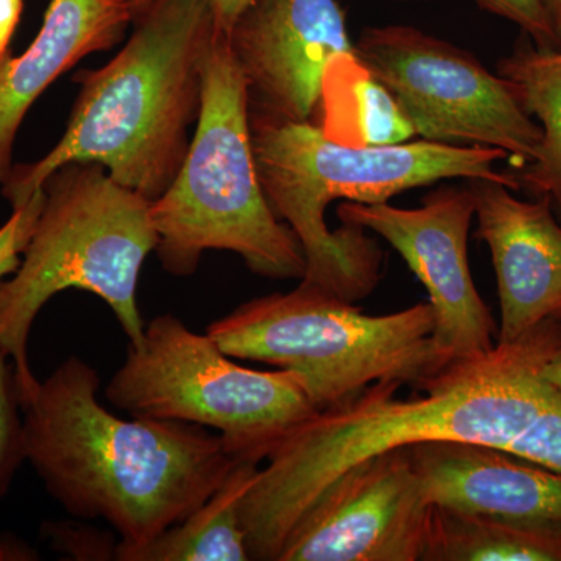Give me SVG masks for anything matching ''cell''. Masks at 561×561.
Listing matches in <instances>:
<instances>
[{
    "mask_svg": "<svg viewBox=\"0 0 561 561\" xmlns=\"http://www.w3.org/2000/svg\"><path fill=\"white\" fill-rule=\"evenodd\" d=\"M250 114L312 122L328 66L356 55L339 0H251L227 35Z\"/></svg>",
    "mask_w": 561,
    "mask_h": 561,
    "instance_id": "cell-12",
    "label": "cell"
},
{
    "mask_svg": "<svg viewBox=\"0 0 561 561\" xmlns=\"http://www.w3.org/2000/svg\"><path fill=\"white\" fill-rule=\"evenodd\" d=\"M21 391L13 362L0 353V497L9 491L24 453Z\"/></svg>",
    "mask_w": 561,
    "mask_h": 561,
    "instance_id": "cell-20",
    "label": "cell"
},
{
    "mask_svg": "<svg viewBox=\"0 0 561 561\" xmlns=\"http://www.w3.org/2000/svg\"><path fill=\"white\" fill-rule=\"evenodd\" d=\"M394 2H430V0H394Z\"/></svg>",
    "mask_w": 561,
    "mask_h": 561,
    "instance_id": "cell-29",
    "label": "cell"
},
{
    "mask_svg": "<svg viewBox=\"0 0 561 561\" xmlns=\"http://www.w3.org/2000/svg\"><path fill=\"white\" fill-rule=\"evenodd\" d=\"M202 73V108L186 160L150 203L162 267L192 275L206 250H225L264 278L302 279L301 243L272 209L257 176L249 92L227 36L217 33Z\"/></svg>",
    "mask_w": 561,
    "mask_h": 561,
    "instance_id": "cell-6",
    "label": "cell"
},
{
    "mask_svg": "<svg viewBox=\"0 0 561 561\" xmlns=\"http://www.w3.org/2000/svg\"><path fill=\"white\" fill-rule=\"evenodd\" d=\"M424 561H561V524L434 507Z\"/></svg>",
    "mask_w": 561,
    "mask_h": 561,
    "instance_id": "cell-19",
    "label": "cell"
},
{
    "mask_svg": "<svg viewBox=\"0 0 561 561\" xmlns=\"http://www.w3.org/2000/svg\"><path fill=\"white\" fill-rule=\"evenodd\" d=\"M354 46L420 139L504 150L516 171L537 160L540 125L508 81L468 51L409 25L365 28Z\"/></svg>",
    "mask_w": 561,
    "mask_h": 561,
    "instance_id": "cell-9",
    "label": "cell"
},
{
    "mask_svg": "<svg viewBox=\"0 0 561 561\" xmlns=\"http://www.w3.org/2000/svg\"><path fill=\"white\" fill-rule=\"evenodd\" d=\"M408 449L434 507L561 524V472L476 443L427 442Z\"/></svg>",
    "mask_w": 561,
    "mask_h": 561,
    "instance_id": "cell-14",
    "label": "cell"
},
{
    "mask_svg": "<svg viewBox=\"0 0 561 561\" xmlns=\"http://www.w3.org/2000/svg\"><path fill=\"white\" fill-rule=\"evenodd\" d=\"M497 72L538 121L542 135L537 160L513 175L522 187L551 198L561 214V46L541 49L523 44L500 62Z\"/></svg>",
    "mask_w": 561,
    "mask_h": 561,
    "instance_id": "cell-18",
    "label": "cell"
},
{
    "mask_svg": "<svg viewBox=\"0 0 561 561\" xmlns=\"http://www.w3.org/2000/svg\"><path fill=\"white\" fill-rule=\"evenodd\" d=\"M251 140L262 190L278 219L297 234L306 256L305 283L364 300L381 279L382 250L360 228L331 231L330 203H383L394 195L443 180H490L522 190L508 160L491 147H456L430 140L393 146L351 147L335 142L312 122L250 114Z\"/></svg>",
    "mask_w": 561,
    "mask_h": 561,
    "instance_id": "cell-4",
    "label": "cell"
},
{
    "mask_svg": "<svg viewBox=\"0 0 561 561\" xmlns=\"http://www.w3.org/2000/svg\"><path fill=\"white\" fill-rule=\"evenodd\" d=\"M36 559L35 552L27 548L24 542L18 541L16 538L7 537L0 540V560H32Z\"/></svg>",
    "mask_w": 561,
    "mask_h": 561,
    "instance_id": "cell-25",
    "label": "cell"
},
{
    "mask_svg": "<svg viewBox=\"0 0 561 561\" xmlns=\"http://www.w3.org/2000/svg\"><path fill=\"white\" fill-rule=\"evenodd\" d=\"M209 3L217 33L227 36L242 11L250 5L251 0H209Z\"/></svg>",
    "mask_w": 561,
    "mask_h": 561,
    "instance_id": "cell-23",
    "label": "cell"
},
{
    "mask_svg": "<svg viewBox=\"0 0 561 561\" xmlns=\"http://www.w3.org/2000/svg\"><path fill=\"white\" fill-rule=\"evenodd\" d=\"M44 197L46 195L41 187L31 201L20 208H14L10 219L0 227V280L20 267L22 253L31 242L36 221L43 210Z\"/></svg>",
    "mask_w": 561,
    "mask_h": 561,
    "instance_id": "cell-22",
    "label": "cell"
},
{
    "mask_svg": "<svg viewBox=\"0 0 561 561\" xmlns=\"http://www.w3.org/2000/svg\"><path fill=\"white\" fill-rule=\"evenodd\" d=\"M206 332L232 359L294 373L317 412L346 404L375 383L420 391L445 371L430 302L368 316L305 280L239 306Z\"/></svg>",
    "mask_w": 561,
    "mask_h": 561,
    "instance_id": "cell-7",
    "label": "cell"
},
{
    "mask_svg": "<svg viewBox=\"0 0 561 561\" xmlns=\"http://www.w3.org/2000/svg\"><path fill=\"white\" fill-rule=\"evenodd\" d=\"M545 3L548 7L549 14H551L557 35L561 39V0H545Z\"/></svg>",
    "mask_w": 561,
    "mask_h": 561,
    "instance_id": "cell-27",
    "label": "cell"
},
{
    "mask_svg": "<svg viewBox=\"0 0 561 561\" xmlns=\"http://www.w3.org/2000/svg\"><path fill=\"white\" fill-rule=\"evenodd\" d=\"M319 106L328 138L351 147L393 146L415 138L411 121L357 55L328 66Z\"/></svg>",
    "mask_w": 561,
    "mask_h": 561,
    "instance_id": "cell-17",
    "label": "cell"
},
{
    "mask_svg": "<svg viewBox=\"0 0 561 561\" xmlns=\"http://www.w3.org/2000/svg\"><path fill=\"white\" fill-rule=\"evenodd\" d=\"M43 190V210L20 267L0 280V353L13 362L22 409L39 386L27 346L41 309L61 291H88L106 302L130 343L139 342L146 328L139 273L158 243L151 202L101 164H66Z\"/></svg>",
    "mask_w": 561,
    "mask_h": 561,
    "instance_id": "cell-5",
    "label": "cell"
},
{
    "mask_svg": "<svg viewBox=\"0 0 561 561\" xmlns=\"http://www.w3.org/2000/svg\"><path fill=\"white\" fill-rule=\"evenodd\" d=\"M121 2L127 3V5H130L133 10H135V13L138 14L140 11L146 9V7H149V3L151 0H121Z\"/></svg>",
    "mask_w": 561,
    "mask_h": 561,
    "instance_id": "cell-28",
    "label": "cell"
},
{
    "mask_svg": "<svg viewBox=\"0 0 561 561\" xmlns=\"http://www.w3.org/2000/svg\"><path fill=\"white\" fill-rule=\"evenodd\" d=\"M561 345V319L481 359L454 365L411 398L375 383L346 404L317 412L262 461L243 496L251 560H278L305 513L332 483L379 454L427 442H465L507 451L557 387L541 367Z\"/></svg>",
    "mask_w": 561,
    "mask_h": 561,
    "instance_id": "cell-1",
    "label": "cell"
},
{
    "mask_svg": "<svg viewBox=\"0 0 561 561\" xmlns=\"http://www.w3.org/2000/svg\"><path fill=\"white\" fill-rule=\"evenodd\" d=\"M337 216L343 225L386 239L426 287L434 311L432 339L443 370L481 359L496 348V323L468 264V232L474 217L468 187H440L413 209L387 202H343Z\"/></svg>",
    "mask_w": 561,
    "mask_h": 561,
    "instance_id": "cell-10",
    "label": "cell"
},
{
    "mask_svg": "<svg viewBox=\"0 0 561 561\" xmlns=\"http://www.w3.org/2000/svg\"><path fill=\"white\" fill-rule=\"evenodd\" d=\"M432 513L409 449L379 454L321 494L276 561H424Z\"/></svg>",
    "mask_w": 561,
    "mask_h": 561,
    "instance_id": "cell-11",
    "label": "cell"
},
{
    "mask_svg": "<svg viewBox=\"0 0 561 561\" xmlns=\"http://www.w3.org/2000/svg\"><path fill=\"white\" fill-rule=\"evenodd\" d=\"M541 375L546 381L561 390V345L545 362L541 367Z\"/></svg>",
    "mask_w": 561,
    "mask_h": 561,
    "instance_id": "cell-26",
    "label": "cell"
},
{
    "mask_svg": "<svg viewBox=\"0 0 561 561\" xmlns=\"http://www.w3.org/2000/svg\"><path fill=\"white\" fill-rule=\"evenodd\" d=\"M478 238L489 245L501 327L497 345L522 341L548 320L561 319V225L551 198L527 202L511 187L470 180Z\"/></svg>",
    "mask_w": 561,
    "mask_h": 561,
    "instance_id": "cell-13",
    "label": "cell"
},
{
    "mask_svg": "<svg viewBox=\"0 0 561 561\" xmlns=\"http://www.w3.org/2000/svg\"><path fill=\"white\" fill-rule=\"evenodd\" d=\"M99 386L88 362H61L22 409L24 453L66 512L113 527L117 560L197 511L239 459L205 427L114 415Z\"/></svg>",
    "mask_w": 561,
    "mask_h": 561,
    "instance_id": "cell-2",
    "label": "cell"
},
{
    "mask_svg": "<svg viewBox=\"0 0 561 561\" xmlns=\"http://www.w3.org/2000/svg\"><path fill=\"white\" fill-rule=\"evenodd\" d=\"M135 16L121 0H51L28 49L0 57V186L13 169L14 139L33 103L77 62L116 46Z\"/></svg>",
    "mask_w": 561,
    "mask_h": 561,
    "instance_id": "cell-15",
    "label": "cell"
},
{
    "mask_svg": "<svg viewBox=\"0 0 561 561\" xmlns=\"http://www.w3.org/2000/svg\"><path fill=\"white\" fill-rule=\"evenodd\" d=\"M133 24L113 60L73 76L81 90L60 142L39 161L11 169L2 184L11 208L72 162L101 164L150 202L171 187L201 114L203 60L216 22L209 0H151Z\"/></svg>",
    "mask_w": 561,
    "mask_h": 561,
    "instance_id": "cell-3",
    "label": "cell"
},
{
    "mask_svg": "<svg viewBox=\"0 0 561 561\" xmlns=\"http://www.w3.org/2000/svg\"><path fill=\"white\" fill-rule=\"evenodd\" d=\"M24 0H0V57L9 51L11 36L20 24Z\"/></svg>",
    "mask_w": 561,
    "mask_h": 561,
    "instance_id": "cell-24",
    "label": "cell"
},
{
    "mask_svg": "<svg viewBox=\"0 0 561 561\" xmlns=\"http://www.w3.org/2000/svg\"><path fill=\"white\" fill-rule=\"evenodd\" d=\"M482 10L518 25L541 49H557L561 39L545 0H474Z\"/></svg>",
    "mask_w": 561,
    "mask_h": 561,
    "instance_id": "cell-21",
    "label": "cell"
},
{
    "mask_svg": "<svg viewBox=\"0 0 561 561\" xmlns=\"http://www.w3.org/2000/svg\"><path fill=\"white\" fill-rule=\"evenodd\" d=\"M105 397L133 416L216 431L232 457L260 463L317 413L294 373L241 367L208 332L198 334L169 313L130 343Z\"/></svg>",
    "mask_w": 561,
    "mask_h": 561,
    "instance_id": "cell-8",
    "label": "cell"
},
{
    "mask_svg": "<svg viewBox=\"0 0 561 561\" xmlns=\"http://www.w3.org/2000/svg\"><path fill=\"white\" fill-rule=\"evenodd\" d=\"M260 461H236L220 489L186 519L162 531L157 538L119 553L124 561H245L250 559L241 519L243 496Z\"/></svg>",
    "mask_w": 561,
    "mask_h": 561,
    "instance_id": "cell-16",
    "label": "cell"
}]
</instances>
